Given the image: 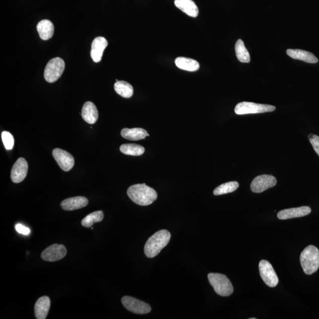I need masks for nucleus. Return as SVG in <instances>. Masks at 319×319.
<instances>
[{"mask_svg":"<svg viewBox=\"0 0 319 319\" xmlns=\"http://www.w3.org/2000/svg\"><path fill=\"white\" fill-rule=\"evenodd\" d=\"M127 195L131 201L140 206L151 205L158 198L156 190L145 183L130 186L127 190Z\"/></svg>","mask_w":319,"mask_h":319,"instance_id":"f257e3e1","label":"nucleus"},{"mask_svg":"<svg viewBox=\"0 0 319 319\" xmlns=\"http://www.w3.org/2000/svg\"><path fill=\"white\" fill-rule=\"evenodd\" d=\"M171 239L169 231L162 230L150 237L145 246V254L147 257L152 258L157 256L166 246Z\"/></svg>","mask_w":319,"mask_h":319,"instance_id":"f03ea898","label":"nucleus"},{"mask_svg":"<svg viewBox=\"0 0 319 319\" xmlns=\"http://www.w3.org/2000/svg\"><path fill=\"white\" fill-rule=\"evenodd\" d=\"M300 263L306 274L312 275L319 268V250L314 245H309L303 250L300 257Z\"/></svg>","mask_w":319,"mask_h":319,"instance_id":"7ed1b4c3","label":"nucleus"},{"mask_svg":"<svg viewBox=\"0 0 319 319\" xmlns=\"http://www.w3.org/2000/svg\"><path fill=\"white\" fill-rule=\"evenodd\" d=\"M209 283L214 288L218 295L223 297L230 296L234 292L232 283L224 274L209 273L208 276Z\"/></svg>","mask_w":319,"mask_h":319,"instance_id":"20e7f679","label":"nucleus"},{"mask_svg":"<svg viewBox=\"0 0 319 319\" xmlns=\"http://www.w3.org/2000/svg\"><path fill=\"white\" fill-rule=\"evenodd\" d=\"M65 68V62L60 58L51 59L47 64L44 77L47 82L53 83L58 80L63 74Z\"/></svg>","mask_w":319,"mask_h":319,"instance_id":"39448f33","label":"nucleus"},{"mask_svg":"<svg viewBox=\"0 0 319 319\" xmlns=\"http://www.w3.org/2000/svg\"><path fill=\"white\" fill-rule=\"evenodd\" d=\"M275 110L276 107L274 106L250 102H240L235 108V112L238 115L264 113Z\"/></svg>","mask_w":319,"mask_h":319,"instance_id":"423d86ee","label":"nucleus"},{"mask_svg":"<svg viewBox=\"0 0 319 319\" xmlns=\"http://www.w3.org/2000/svg\"><path fill=\"white\" fill-rule=\"evenodd\" d=\"M124 307L134 314H148L151 312L152 308L145 302L130 296H124L121 299Z\"/></svg>","mask_w":319,"mask_h":319,"instance_id":"0eeeda50","label":"nucleus"},{"mask_svg":"<svg viewBox=\"0 0 319 319\" xmlns=\"http://www.w3.org/2000/svg\"><path fill=\"white\" fill-rule=\"evenodd\" d=\"M259 273L264 282L270 287H276L279 280L273 266L268 261L261 260L259 263Z\"/></svg>","mask_w":319,"mask_h":319,"instance_id":"6e6552de","label":"nucleus"},{"mask_svg":"<svg viewBox=\"0 0 319 319\" xmlns=\"http://www.w3.org/2000/svg\"><path fill=\"white\" fill-rule=\"evenodd\" d=\"M276 178L272 175L262 174L256 177L251 184L252 192L262 193L276 185Z\"/></svg>","mask_w":319,"mask_h":319,"instance_id":"1a4fd4ad","label":"nucleus"},{"mask_svg":"<svg viewBox=\"0 0 319 319\" xmlns=\"http://www.w3.org/2000/svg\"><path fill=\"white\" fill-rule=\"evenodd\" d=\"M67 254V250L63 245L53 244L44 250L41 257L44 261L55 262L61 260Z\"/></svg>","mask_w":319,"mask_h":319,"instance_id":"9d476101","label":"nucleus"},{"mask_svg":"<svg viewBox=\"0 0 319 319\" xmlns=\"http://www.w3.org/2000/svg\"><path fill=\"white\" fill-rule=\"evenodd\" d=\"M52 155L59 167L64 171H70L74 166L73 156L65 150L55 149L53 150Z\"/></svg>","mask_w":319,"mask_h":319,"instance_id":"9b49d317","label":"nucleus"},{"mask_svg":"<svg viewBox=\"0 0 319 319\" xmlns=\"http://www.w3.org/2000/svg\"><path fill=\"white\" fill-rule=\"evenodd\" d=\"M28 171V164L24 158H19L15 161L11 171L12 182L19 183L26 178Z\"/></svg>","mask_w":319,"mask_h":319,"instance_id":"f8f14e48","label":"nucleus"},{"mask_svg":"<svg viewBox=\"0 0 319 319\" xmlns=\"http://www.w3.org/2000/svg\"><path fill=\"white\" fill-rule=\"evenodd\" d=\"M311 208L308 206L284 209L278 212L277 217L281 220H289V219L305 217L311 214Z\"/></svg>","mask_w":319,"mask_h":319,"instance_id":"ddd939ff","label":"nucleus"},{"mask_svg":"<svg viewBox=\"0 0 319 319\" xmlns=\"http://www.w3.org/2000/svg\"><path fill=\"white\" fill-rule=\"evenodd\" d=\"M107 46L108 42L104 37H98L93 40L90 51V56L93 62L98 63L101 61L103 53Z\"/></svg>","mask_w":319,"mask_h":319,"instance_id":"4468645a","label":"nucleus"},{"mask_svg":"<svg viewBox=\"0 0 319 319\" xmlns=\"http://www.w3.org/2000/svg\"><path fill=\"white\" fill-rule=\"evenodd\" d=\"M88 204V200L83 196L73 197L62 201L61 207L65 211H71L85 207Z\"/></svg>","mask_w":319,"mask_h":319,"instance_id":"2eb2a0df","label":"nucleus"},{"mask_svg":"<svg viewBox=\"0 0 319 319\" xmlns=\"http://www.w3.org/2000/svg\"><path fill=\"white\" fill-rule=\"evenodd\" d=\"M51 308V300L48 296L40 298L34 306V315L37 319H45Z\"/></svg>","mask_w":319,"mask_h":319,"instance_id":"dca6fc26","label":"nucleus"},{"mask_svg":"<svg viewBox=\"0 0 319 319\" xmlns=\"http://www.w3.org/2000/svg\"><path fill=\"white\" fill-rule=\"evenodd\" d=\"M82 117L83 120L89 124L96 123L98 119V111L96 106L92 102H86L82 109Z\"/></svg>","mask_w":319,"mask_h":319,"instance_id":"f3484780","label":"nucleus"},{"mask_svg":"<svg viewBox=\"0 0 319 319\" xmlns=\"http://www.w3.org/2000/svg\"><path fill=\"white\" fill-rule=\"evenodd\" d=\"M287 54L290 57L307 62L309 64H316L318 62V59L311 52L300 49H288Z\"/></svg>","mask_w":319,"mask_h":319,"instance_id":"a211bd4d","label":"nucleus"},{"mask_svg":"<svg viewBox=\"0 0 319 319\" xmlns=\"http://www.w3.org/2000/svg\"><path fill=\"white\" fill-rule=\"evenodd\" d=\"M174 4L189 16L198 17L199 9L198 6L192 0H175Z\"/></svg>","mask_w":319,"mask_h":319,"instance_id":"6ab92c4d","label":"nucleus"},{"mask_svg":"<svg viewBox=\"0 0 319 319\" xmlns=\"http://www.w3.org/2000/svg\"><path fill=\"white\" fill-rule=\"evenodd\" d=\"M123 138L131 141H138L145 139L148 136V132L141 128H124L121 132Z\"/></svg>","mask_w":319,"mask_h":319,"instance_id":"aec40b11","label":"nucleus"},{"mask_svg":"<svg viewBox=\"0 0 319 319\" xmlns=\"http://www.w3.org/2000/svg\"><path fill=\"white\" fill-rule=\"evenodd\" d=\"M54 26L52 22L48 20L40 21L37 25V30L39 36L43 40H48L51 38L54 33Z\"/></svg>","mask_w":319,"mask_h":319,"instance_id":"412c9836","label":"nucleus"},{"mask_svg":"<svg viewBox=\"0 0 319 319\" xmlns=\"http://www.w3.org/2000/svg\"><path fill=\"white\" fill-rule=\"evenodd\" d=\"M175 64L180 70L189 72L197 71L200 68L198 62L192 59L184 57L177 58L175 60Z\"/></svg>","mask_w":319,"mask_h":319,"instance_id":"4be33fe9","label":"nucleus"},{"mask_svg":"<svg viewBox=\"0 0 319 319\" xmlns=\"http://www.w3.org/2000/svg\"><path fill=\"white\" fill-rule=\"evenodd\" d=\"M114 89L118 95L123 98H130L133 95L134 89L132 85L126 81H117L114 84Z\"/></svg>","mask_w":319,"mask_h":319,"instance_id":"5701e85b","label":"nucleus"},{"mask_svg":"<svg viewBox=\"0 0 319 319\" xmlns=\"http://www.w3.org/2000/svg\"><path fill=\"white\" fill-rule=\"evenodd\" d=\"M236 49V53L237 59L239 61L242 63H249L251 61L250 59V55L248 51L245 48L244 43L242 40L239 39L237 40L235 46Z\"/></svg>","mask_w":319,"mask_h":319,"instance_id":"b1692460","label":"nucleus"},{"mask_svg":"<svg viewBox=\"0 0 319 319\" xmlns=\"http://www.w3.org/2000/svg\"><path fill=\"white\" fill-rule=\"evenodd\" d=\"M120 151L126 155L139 156L145 153V149L136 144H124L121 146Z\"/></svg>","mask_w":319,"mask_h":319,"instance_id":"393cba45","label":"nucleus"},{"mask_svg":"<svg viewBox=\"0 0 319 319\" xmlns=\"http://www.w3.org/2000/svg\"><path fill=\"white\" fill-rule=\"evenodd\" d=\"M104 217V213L102 211L93 212L87 215L85 218H83L82 222H81V224L84 227L90 228L95 223L101 222Z\"/></svg>","mask_w":319,"mask_h":319,"instance_id":"a878e982","label":"nucleus"},{"mask_svg":"<svg viewBox=\"0 0 319 319\" xmlns=\"http://www.w3.org/2000/svg\"><path fill=\"white\" fill-rule=\"evenodd\" d=\"M239 187V183L237 181H230V182L221 184L220 186L215 188L214 190V195L218 196L232 193L236 191Z\"/></svg>","mask_w":319,"mask_h":319,"instance_id":"bb28decb","label":"nucleus"},{"mask_svg":"<svg viewBox=\"0 0 319 319\" xmlns=\"http://www.w3.org/2000/svg\"><path fill=\"white\" fill-rule=\"evenodd\" d=\"M2 140L6 150H10L13 148L14 140L12 134L7 131H4L1 134Z\"/></svg>","mask_w":319,"mask_h":319,"instance_id":"cd10ccee","label":"nucleus"},{"mask_svg":"<svg viewBox=\"0 0 319 319\" xmlns=\"http://www.w3.org/2000/svg\"><path fill=\"white\" fill-rule=\"evenodd\" d=\"M309 139L311 142L313 148L319 157V137L314 134H311L309 135Z\"/></svg>","mask_w":319,"mask_h":319,"instance_id":"c85d7f7f","label":"nucleus"},{"mask_svg":"<svg viewBox=\"0 0 319 319\" xmlns=\"http://www.w3.org/2000/svg\"><path fill=\"white\" fill-rule=\"evenodd\" d=\"M15 230L18 233L24 235V236H27L30 233V230L29 228L24 227L20 224L15 225Z\"/></svg>","mask_w":319,"mask_h":319,"instance_id":"c756f323","label":"nucleus"},{"mask_svg":"<svg viewBox=\"0 0 319 319\" xmlns=\"http://www.w3.org/2000/svg\"><path fill=\"white\" fill-rule=\"evenodd\" d=\"M249 319H256V318H250Z\"/></svg>","mask_w":319,"mask_h":319,"instance_id":"7c9ffc66","label":"nucleus"}]
</instances>
